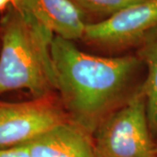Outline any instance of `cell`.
I'll use <instances>...</instances> for the list:
<instances>
[{
	"mask_svg": "<svg viewBox=\"0 0 157 157\" xmlns=\"http://www.w3.org/2000/svg\"><path fill=\"white\" fill-rule=\"evenodd\" d=\"M51 54L56 92L68 121L92 136L105 118L140 89L146 75L136 54L97 56L56 36Z\"/></svg>",
	"mask_w": 157,
	"mask_h": 157,
	"instance_id": "6da1fadb",
	"label": "cell"
},
{
	"mask_svg": "<svg viewBox=\"0 0 157 157\" xmlns=\"http://www.w3.org/2000/svg\"><path fill=\"white\" fill-rule=\"evenodd\" d=\"M53 38L20 6L12 5L6 11L0 21V94L26 90L33 98L54 95Z\"/></svg>",
	"mask_w": 157,
	"mask_h": 157,
	"instance_id": "7a4b0ae2",
	"label": "cell"
},
{
	"mask_svg": "<svg viewBox=\"0 0 157 157\" xmlns=\"http://www.w3.org/2000/svg\"><path fill=\"white\" fill-rule=\"evenodd\" d=\"M93 142L96 157H157L141 86L102 121Z\"/></svg>",
	"mask_w": 157,
	"mask_h": 157,
	"instance_id": "3957f363",
	"label": "cell"
},
{
	"mask_svg": "<svg viewBox=\"0 0 157 157\" xmlns=\"http://www.w3.org/2000/svg\"><path fill=\"white\" fill-rule=\"evenodd\" d=\"M67 121L55 95L22 102L0 101V148L24 145Z\"/></svg>",
	"mask_w": 157,
	"mask_h": 157,
	"instance_id": "277c9868",
	"label": "cell"
},
{
	"mask_svg": "<svg viewBox=\"0 0 157 157\" xmlns=\"http://www.w3.org/2000/svg\"><path fill=\"white\" fill-rule=\"evenodd\" d=\"M155 26L157 0H147L101 21L86 24L82 39L91 45L111 50L137 47Z\"/></svg>",
	"mask_w": 157,
	"mask_h": 157,
	"instance_id": "5b68a950",
	"label": "cell"
},
{
	"mask_svg": "<svg viewBox=\"0 0 157 157\" xmlns=\"http://www.w3.org/2000/svg\"><path fill=\"white\" fill-rule=\"evenodd\" d=\"M31 157H96L93 136L70 121L24 144Z\"/></svg>",
	"mask_w": 157,
	"mask_h": 157,
	"instance_id": "8992f818",
	"label": "cell"
},
{
	"mask_svg": "<svg viewBox=\"0 0 157 157\" xmlns=\"http://www.w3.org/2000/svg\"><path fill=\"white\" fill-rule=\"evenodd\" d=\"M56 37L74 41L82 39L86 23L84 13L71 0H14Z\"/></svg>",
	"mask_w": 157,
	"mask_h": 157,
	"instance_id": "52a82bcc",
	"label": "cell"
},
{
	"mask_svg": "<svg viewBox=\"0 0 157 157\" xmlns=\"http://www.w3.org/2000/svg\"><path fill=\"white\" fill-rule=\"evenodd\" d=\"M136 56L143 64L146 75L141 85L145 95L148 123L157 140V26L147 34L137 47Z\"/></svg>",
	"mask_w": 157,
	"mask_h": 157,
	"instance_id": "ba28073f",
	"label": "cell"
},
{
	"mask_svg": "<svg viewBox=\"0 0 157 157\" xmlns=\"http://www.w3.org/2000/svg\"><path fill=\"white\" fill-rule=\"evenodd\" d=\"M83 13H91L105 18L128 6L147 0H71Z\"/></svg>",
	"mask_w": 157,
	"mask_h": 157,
	"instance_id": "9c48e42d",
	"label": "cell"
},
{
	"mask_svg": "<svg viewBox=\"0 0 157 157\" xmlns=\"http://www.w3.org/2000/svg\"><path fill=\"white\" fill-rule=\"evenodd\" d=\"M0 157H31L24 145L0 148Z\"/></svg>",
	"mask_w": 157,
	"mask_h": 157,
	"instance_id": "30bf717a",
	"label": "cell"
},
{
	"mask_svg": "<svg viewBox=\"0 0 157 157\" xmlns=\"http://www.w3.org/2000/svg\"><path fill=\"white\" fill-rule=\"evenodd\" d=\"M14 3V0H0V12L6 11Z\"/></svg>",
	"mask_w": 157,
	"mask_h": 157,
	"instance_id": "8fae6325",
	"label": "cell"
},
{
	"mask_svg": "<svg viewBox=\"0 0 157 157\" xmlns=\"http://www.w3.org/2000/svg\"><path fill=\"white\" fill-rule=\"evenodd\" d=\"M155 151H156V155H157V140L155 141Z\"/></svg>",
	"mask_w": 157,
	"mask_h": 157,
	"instance_id": "7c38bea8",
	"label": "cell"
}]
</instances>
